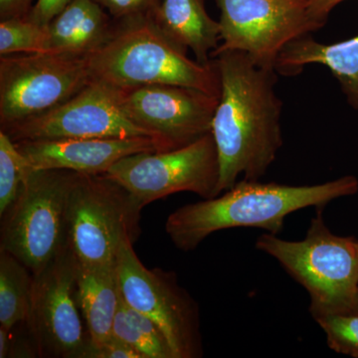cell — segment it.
<instances>
[{"mask_svg": "<svg viewBox=\"0 0 358 358\" xmlns=\"http://www.w3.org/2000/svg\"><path fill=\"white\" fill-rule=\"evenodd\" d=\"M211 57L221 82L211 129L220 164V195L240 176L259 180L267 173L282 147V105L274 67L239 50H214Z\"/></svg>", "mask_w": 358, "mask_h": 358, "instance_id": "cell-1", "label": "cell"}, {"mask_svg": "<svg viewBox=\"0 0 358 358\" xmlns=\"http://www.w3.org/2000/svg\"><path fill=\"white\" fill-rule=\"evenodd\" d=\"M358 192V179L343 176L315 185L262 183L244 179L213 199L186 204L167 218L166 231L181 251L189 252L217 231L258 228L278 235L287 216L308 207L324 208Z\"/></svg>", "mask_w": 358, "mask_h": 358, "instance_id": "cell-2", "label": "cell"}, {"mask_svg": "<svg viewBox=\"0 0 358 358\" xmlns=\"http://www.w3.org/2000/svg\"><path fill=\"white\" fill-rule=\"evenodd\" d=\"M87 58L92 79L115 88L174 85L220 96L215 61L204 65L188 58L185 49L167 38L150 15L115 20L109 41Z\"/></svg>", "mask_w": 358, "mask_h": 358, "instance_id": "cell-3", "label": "cell"}, {"mask_svg": "<svg viewBox=\"0 0 358 358\" xmlns=\"http://www.w3.org/2000/svg\"><path fill=\"white\" fill-rule=\"evenodd\" d=\"M310 221L307 235L289 241L266 233L256 248L281 264L310 294L313 317L355 313L358 292V240L339 236L327 227L322 208Z\"/></svg>", "mask_w": 358, "mask_h": 358, "instance_id": "cell-4", "label": "cell"}, {"mask_svg": "<svg viewBox=\"0 0 358 358\" xmlns=\"http://www.w3.org/2000/svg\"><path fill=\"white\" fill-rule=\"evenodd\" d=\"M77 176L65 169H31L20 197L1 217L0 250L33 275L68 247V201Z\"/></svg>", "mask_w": 358, "mask_h": 358, "instance_id": "cell-5", "label": "cell"}, {"mask_svg": "<svg viewBox=\"0 0 358 358\" xmlns=\"http://www.w3.org/2000/svg\"><path fill=\"white\" fill-rule=\"evenodd\" d=\"M143 207L106 174L78 173L67 210L68 247L81 265L115 263L122 240L140 235Z\"/></svg>", "mask_w": 358, "mask_h": 358, "instance_id": "cell-6", "label": "cell"}, {"mask_svg": "<svg viewBox=\"0 0 358 358\" xmlns=\"http://www.w3.org/2000/svg\"><path fill=\"white\" fill-rule=\"evenodd\" d=\"M108 178L122 186L141 207L174 193L218 196L220 164L211 133L190 145L166 152H143L115 162Z\"/></svg>", "mask_w": 358, "mask_h": 358, "instance_id": "cell-7", "label": "cell"}, {"mask_svg": "<svg viewBox=\"0 0 358 358\" xmlns=\"http://www.w3.org/2000/svg\"><path fill=\"white\" fill-rule=\"evenodd\" d=\"M131 238L122 240L115 257L120 289L124 301L154 320L169 341L176 358L202 355L196 303L179 286L176 275L145 268Z\"/></svg>", "mask_w": 358, "mask_h": 358, "instance_id": "cell-8", "label": "cell"}, {"mask_svg": "<svg viewBox=\"0 0 358 358\" xmlns=\"http://www.w3.org/2000/svg\"><path fill=\"white\" fill-rule=\"evenodd\" d=\"M79 262L69 247L34 275L25 324L41 357L89 358L92 339L77 296Z\"/></svg>", "mask_w": 358, "mask_h": 358, "instance_id": "cell-9", "label": "cell"}, {"mask_svg": "<svg viewBox=\"0 0 358 358\" xmlns=\"http://www.w3.org/2000/svg\"><path fill=\"white\" fill-rule=\"evenodd\" d=\"M91 80L87 57L51 53L1 56V129L65 103Z\"/></svg>", "mask_w": 358, "mask_h": 358, "instance_id": "cell-10", "label": "cell"}, {"mask_svg": "<svg viewBox=\"0 0 358 358\" xmlns=\"http://www.w3.org/2000/svg\"><path fill=\"white\" fill-rule=\"evenodd\" d=\"M220 39L215 50H239L275 68L289 42L324 27L310 13V0H217Z\"/></svg>", "mask_w": 358, "mask_h": 358, "instance_id": "cell-11", "label": "cell"}, {"mask_svg": "<svg viewBox=\"0 0 358 358\" xmlns=\"http://www.w3.org/2000/svg\"><path fill=\"white\" fill-rule=\"evenodd\" d=\"M1 131H6L14 143L140 136L155 140L152 134L124 114L119 89L95 79L65 103Z\"/></svg>", "mask_w": 358, "mask_h": 358, "instance_id": "cell-12", "label": "cell"}, {"mask_svg": "<svg viewBox=\"0 0 358 358\" xmlns=\"http://www.w3.org/2000/svg\"><path fill=\"white\" fill-rule=\"evenodd\" d=\"M119 96L124 114L152 134L162 152L185 147L211 133L219 103V96L174 85L119 89Z\"/></svg>", "mask_w": 358, "mask_h": 358, "instance_id": "cell-13", "label": "cell"}, {"mask_svg": "<svg viewBox=\"0 0 358 358\" xmlns=\"http://www.w3.org/2000/svg\"><path fill=\"white\" fill-rule=\"evenodd\" d=\"M15 145L34 171L65 169L83 174H105L129 155L162 152L159 143L147 136L24 141Z\"/></svg>", "mask_w": 358, "mask_h": 358, "instance_id": "cell-14", "label": "cell"}, {"mask_svg": "<svg viewBox=\"0 0 358 358\" xmlns=\"http://www.w3.org/2000/svg\"><path fill=\"white\" fill-rule=\"evenodd\" d=\"M326 66L338 80L348 103L358 110V35L334 44L320 43L310 34L289 42L278 56V74L294 76L305 66Z\"/></svg>", "mask_w": 358, "mask_h": 358, "instance_id": "cell-15", "label": "cell"}, {"mask_svg": "<svg viewBox=\"0 0 358 358\" xmlns=\"http://www.w3.org/2000/svg\"><path fill=\"white\" fill-rule=\"evenodd\" d=\"M103 9L96 0H73L49 23V53L89 57L99 50L115 26Z\"/></svg>", "mask_w": 358, "mask_h": 358, "instance_id": "cell-16", "label": "cell"}, {"mask_svg": "<svg viewBox=\"0 0 358 358\" xmlns=\"http://www.w3.org/2000/svg\"><path fill=\"white\" fill-rule=\"evenodd\" d=\"M150 20L181 48L189 49L200 64H209V56L218 47L220 23L212 20L203 0H157Z\"/></svg>", "mask_w": 358, "mask_h": 358, "instance_id": "cell-17", "label": "cell"}, {"mask_svg": "<svg viewBox=\"0 0 358 358\" xmlns=\"http://www.w3.org/2000/svg\"><path fill=\"white\" fill-rule=\"evenodd\" d=\"M77 296L92 348L112 338L113 324L119 308L120 289L115 263L86 266L79 263Z\"/></svg>", "mask_w": 358, "mask_h": 358, "instance_id": "cell-18", "label": "cell"}, {"mask_svg": "<svg viewBox=\"0 0 358 358\" xmlns=\"http://www.w3.org/2000/svg\"><path fill=\"white\" fill-rule=\"evenodd\" d=\"M33 275L13 254L0 250V324L13 329L27 320L31 303Z\"/></svg>", "mask_w": 358, "mask_h": 358, "instance_id": "cell-19", "label": "cell"}, {"mask_svg": "<svg viewBox=\"0 0 358 358\" xmlns=\"http://www.w3.org/2000/svg\"><path fill=\"white\" fill-rule=\"evenodd\" d=\"M112 336L134 348L143 358H176L159 326L124 301L122 294Z\"/></svg>", "mask_w": 358, "mask_h": 358, "instance_id": "cell-20", "label": "cell"}, {"mask_svg": "<svg viewBox=\"0 0 358 358\" xmlns=\"http://www.w3.org/2000/svg\"><path fill=\"white\" fill-rule=\"evenodd\" d=\"M49 53L48 26L28 16L8 18L0 22V55Z\"/></svg>", "mask_w": 358, "mask_h": 358, "instance_id": "cell-21", "label": "cell"}, {"mask_svg": "<svg viewBox=\"0 0 358 358\" xmlns=\"http://www.w3.org/2000/svg\"><path fill=\"white\" fill-rule=\"evenodd\" d=\"M31 169L10 136L0 131V217L20 197Z\"/></svg>", "mask_w": 358, "mask_h": 358, "instance_id": "cell-22", "label": "cell"}, {"mask_svg": "<svg viewBox=\"0 0 358 358\" xmlns=\"http://www.w3.org/2000/svg\"><path fill=\"white\" fill-rule=\"evenodd\" d=\"M334 352L358 358V313H331L313 317Z\"/></svg>", "mask_w": 358, "mask_h": 358, "instance_id": "cell-23", "label": "cell"}, {"mask_svg": "<svg viewBox=\"0 0 358 358\" xmlns=\"http://www.w3.org/2000/svg\"><path fill=\"white\" fill-rule=\"evenodd\" d=\"M101 6L107 9L115 20L147 16L154 8L157 0H96Z\"/></svg>", "mask_w": 358, "mask_h": 358, "instance_id": "cell-24", "label": "cell"}, {"mask_svg": "<svg viewBox=\"0 0 358 358\" xmlns=\"http://www.w3.org/2000/svg\"><path fill=\"white\" fill-rule=\"evenodd\" d=\"M89 358H143L131 345L115 336L102 345L92 348Z\"/></svg>", "mask_w": 358, "mask_h": 358, "instance_id": "cell-25", "label": "cell"}, {"mask_svg": "<svg viewBox=\"0 0 358 358\" xmlns=\"http://www.w3.org/2000/svg\"><path fill=\"white\" fill-rule=\"evenodd\" d=\"M73 0H36L28 17L42 26L49 23Z\"/></svg>", "mask_w": 358, "mask_h": 358, "instance_id": "cell-26", "label": "cell"}, {"mask_svg": "<svg viewBox=\"0 0 358 358\" xmlns=\"http://www.w3.org/2000/svg\"><path fill=\"white\" fill-rule=\"evenodd\" d=\"M33 0H0V18L23 17L32 9Z\"/></svg>", "mask_w": 358, "mask_h": 358, "instance_id": "cell-27", "label": "cell"}, {"mask_svg": "<svg viewBox=\"0 0 358 358\" xmlns=\"http://www.w3.org/2000/svg\"><path fill=\"white\" fill-rule=\"evenodd\" d=\"M345 0H310V13L317 20L327 22L331 10Z\"/></svg>", "mask_w": 358, "mask_h": 358, "instance_id": "cell-28", "label": "cell"}, {"mask_svg": "<svg viewBox=\"0 0 358 358\" xmlns=\"http://www.w3.org/2000/svg\"><path fill=\"white\" fill-rule=\"evenodd\" d=\"M13 345L11 329L0 327V358L9 357Z\"/></svg>", "mask_w": 358, "mask_h": 358, "instance_id": "cell-29", "label": "cell"}, {"mask_svg": "<svg viewBox=\"0 0 358 358\" xmlns=\"http://www.w3.org/2000/svg\"><path fill=\"white\" fill-rule=\"evenodd\" d=\"M355 313H358V292H357V301H355Z\"/></svg>", "mask_w": 358, "mask_h": 358, "instance_id": "cell-30", "label": "cell"}]
</instances>
